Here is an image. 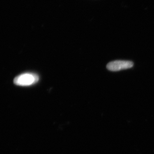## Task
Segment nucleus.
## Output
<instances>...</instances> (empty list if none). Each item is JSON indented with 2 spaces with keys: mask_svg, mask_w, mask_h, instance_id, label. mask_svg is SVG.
Masks as SVG:
<instances>
[{
  "mask_svg": "<svg viewBox=\"0 0 154 154\" xmlns=\"http://www.w3.org/2000/svg\"><path fill=\"white\" fill-rule=\"evenodd\" d=\"M39 80V77L36 74L25 73L19 75L14 79L15 85L20 86L32 85L36 84Z\"/></svg>",
  "mask_w": 154,
  "mask_h": 154,
  "instance_id": "f257e3e1",
  "label": "nucleus"
},
{
  "mask_svg": "<svg viewBox=\"0 0 154 154\" xmlns=\"http://www.w3.org/2000/svg\"><path fill=\"white\" fill-rule=\"evenodd\" d=\"M133 66V63L131 61L117 60L109 63L107 64V68L110 71L117 72L131 68Z\"/></svg>",
  "mask_w": 154,
  "mask_h": 154,
  "instance_id": "f03ea898",
  "label": "nucleus"
}]
</instances>
